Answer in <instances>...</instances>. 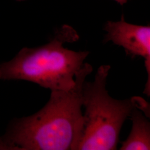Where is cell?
<instances>
[{
	"label": "cell",
	"mask_w": 150,
	"mask_h": 150,
	"mask_svg": "<svg viewBox=\"0 0 150 150\" xmlns=\"http://www.w3.org/2000/svg\"><path fill=\"white\" fill-rule=\"evenodd\" d=\"M104 30L107 32L104 41H111L122 47L127 54L134 57L145 59V67L148 75L144 93L150 95V26L128 23L123 15L118 21H108Z\"/></svg>",
	"instance_id": "cell-4"
},
{
	"label": "cell",
	"mask_w": 150,
	"mask_h": 150,
	"mask_svg": "<svg viewBox=\"0 0 150 150\" xmlns=\"http://www.w3.org/2000/svg\"><path fill=\"white\" fill-rule=\"evenodd\" d=\"M110 65H101L93 82L84 81L82 88L83 127L77 150L117 149L123 123L134 108H139L141 97L116 100L106 89Z\"/></svg>",
	"instance_id": "cell-3"
},
{
	"label": "cell",
	"mask_w": 150,
	"mask_h": 150,
	"mask_svg": "<svg viewBox=\"0 0 150 150\" xmlns=\"http://www.w3.org/2000/svg\"><path fill=\"white\" fill-rule=\"evenodd\" d=\"M113 1L118 3V4H120V5H123L125 4H126L129 0H113Z\"/></svg>",
	"instance_id": "cell-6"
},
{
	"label": "cell",
	"mask_w": 150,
	"mask_h": 150,
	"mask_svg": "<svg viewBox=\"0 0 150 150\" xmlns=\"http://www.w3.org/2000/svg\"><path fill=\"white\" fill-rule=\"evenodd\" d=\"M129 117L132 121V127L120 150H150V122L148 117L137 108L133 109Z\"/></svg>",
	"instance_id": "cell-5"
},
{
	"label": "cell",
	"mask_w": 150,
	"mask_h": 150,
	"mask_svg": "<svg viewBox=\"0 0 150 150\" xmlns=\"http://www.w3.org/2000/svg\"><path fill=\"white\" fill-rule=\"evenodd\" d=\"M79 38L72 27L62 26L48 43L22 48L13 59L1 63L0 80L27 81L51 91H69L75 85L76 74L90 53L64 47V43Z\"/></svg>",
	"instance_id": "cell-2"
},
{
	"label": "cell",
	"mask_w": 150,
	"mask_h": 150,
	"mask_svg": "<svg viewBox=\"0 0 150 150\" xmlns=\"http://www.w3.org/2000/svg\"><path fill=\"white\" fill-rule=\"evenodd\" d=\"M17 1H25V0H17Z\"/></svg>",
	"instance_id": "cell-7"
},
{
	"label": "cell",
	"mask_w": 150,
	"mask_h": 150,
	"mask_svg": "<svg viewBox=\"0 0 150 150\" xmlns=\"http://www.w3.org/2000/svg\"><path fill=\"white\" fill-rule=\"evenodd\" d=\"M93 71L83 64L69 91H51L48 102L32 116L15 118L0 137V150H77L83 127L82 88Z\"/></svg>",
	"instance_id": "cell-1"
}]
</instances>
